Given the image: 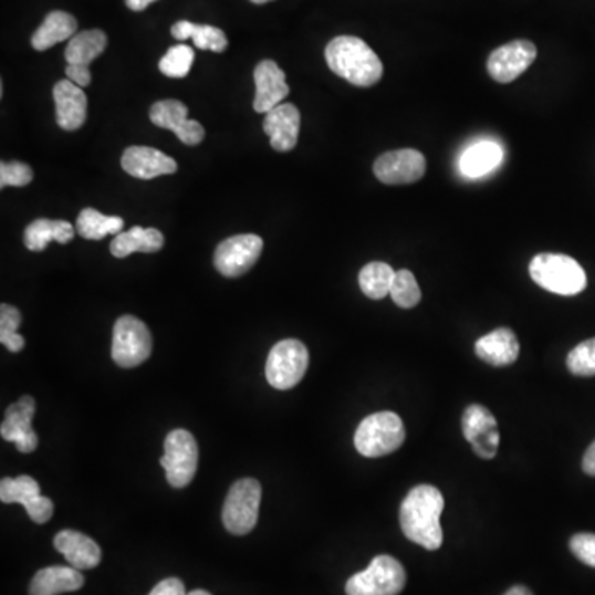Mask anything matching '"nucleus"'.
<instances>
[{
	"mask_svg": "<svg viewBox=\"0 0 595 595\" xmlns=\"http://www.w3.org/2000/svg\"><path fill=\"white\" fill-rule=\"evenodd\" d=\"M446 500L439 488L419 484L404 498L400 507V528L404 536L429 551H437L443 543L442 516Z\"/></svg>",
	"mask_w": 595,
	"mask_h": 595,
	"instance_id": "obj_1",
	"label": "nucleus"
},
{
	"mask_svg": "<svg viewBox=\"0 0 595 595\" xmlns=\"http://www.w3.org/2000/svg\"><path fill=\"white\" fill-rule=\"evenodd\" d=\"M164 247V236L157 229H143V227H133L128 232L118 233L113 239V257L116 259H126L132 253H154L159 252Z\"/></svg>",
	"mask_w": 595,
	"mask_h": 595,
	"instance_id": "obj_26",
	"label": "nucleus"
},
{
	"mask_svg": "<svg viewBox=\"0 0 595 595\" xmlns=\"http://www.w3.org/2000/svg\"><path fill=\"white\" fill-rule=\"evenodd\" d=\"M66 76L70 82L75 83L79 86H88L92 83V73L90 69H80V66L66 65Z\"/></svg>",
	"mask_w": 595,
	"mask_h": 595,
	"instance_id": "obj_39",
	"label": "nucleus"
},
{
	"mask_svg": "<svg viewBox=\"0 0 595 595\" xmlns=\"http://www.w3.org/2000/svg\"><path fill=\"white\" fill-rule=\"evenodd\" d=\"M75 229L66 220L36 219L23 232V243L30 252H42L50 242L69 243Z\"/></svg>",
	"mask_w": 595,
	"mask_h": 595,
	"instance_id": "obj_24",
	"label": "nucleus"
},
{
	"mask_svg": "<svg viewBox=\"0 0 595 595\" xmlns=\"http://www.w3.org/2000/svg\"><path fill=\"white\" fill-rule=\"evenodd\" d=\"M55 100L56 125L65 132H76L86 122L88 113V98L82 86L75 85L70 80H60L53 88Z\"/></svg>",
	"mask_w": 595,
	"mask_h": 595,
	"instance_id": "obj_18",
	"label": "nucleus"
},
{
	"mask_svg": "<svg viewBox=\"0 0 595 595\" xmlns=\"http://www.w3.org/2000/svg\"><path fill=\"white\" fill-rule=\"evenodd\" d=\"M583 470L584 473L589 474V477H595V442L591 443L586 455H584Z\"/></svg>",
	"mask_w": 595,
	"mask_h": 595,
	"instance_id": "obj_40",
	"label": "nucleus"
},
{
	"mask_svg": "<svg viewBox=\"0 0 595 595\" xmlns=\"http://www.w3.org/2000/svg\"><path fill=\"white\" fill-rule=\"evenodd\" d=\"M125 227L122 217L103 216L95 209H83L76 219V232L86 240H102L106 236H118Z\"/></svg>",
	"mask_w": 595,
	"mask_h": 595,
	"instance_id": "obj_30",
	"label": "nucleus"
},
{
	"mask_svg": "<svg viewBox=\"0 0 595 595\" xmlns=\"http://www.w3.org/2000/svg\"><path fill=\"white\" fill-rule=\"evenodd\" d=\"M406 442V427L396 413L373 414L357 427L354 446L363 457L379 458L394 453Z\"/></svg>",
	"mask_w": 595,
	"mask_h": 595,
	"instance_id": "obj_4",
	"label": "nucleus"
},
{
	"mask_svg": "<svg viewBox=\"0 0 595 595\" xmlns=\"http://www.w3.org/2000/svg\"><path fill=\"white\" fill-rule=\"evenodd\" d=\"M474 354L493 367H507L520 356V341L508 327H498L474 343Z\"/></svg>",
	"mask_w": 595,
	"mask_h": 595,
	"instance_id": "obj_22",
	"label": "nucleus"
},
{
	"mask_svg": "<svg viewBox=\"0 0 595 595\" xmlns=\"http://www.w3.org/2000/svg\"><path fill=\"white\" fill-rule=\"evenodd\" d=\"M530 275L536 285L556 295H580L587 286L583 267L561 253H540L534 257L530 263Z\"/></svg>",
	"mask_w": 595,
	"mask_h": 595,
	"instance_id": "obj_3",
	"label": "nucleus"
},
{
	"mask_svg": "<svg viewBox=\"0 0 595 595\" xmlns=\"http://www.w3.org/2000/svg\"><path fill=\"white\" fill-rule=\"evenodd\" d=\"M187 595H212V594L207 593V591L196 589V591H192V593H189Z\"/></svg>",
	"mask_w": 595,
	"mask_h": 595,
	"instance_id": "obj_43",
	"label": "nucleus"
},
{
	"mask_svg": "<svg viewBox=\"0 0 595 595\" xmlns=\"http://www.w3.org/2000/svg\"><path fill=\"white\" fill-rule=\"evenodd\" d=\"M537 56V49L530 40H514L491 53L487 69L498 83H511L520 79Z\"/></svg>",
	"mask_w": 595,
	"mask_h": 595,
	"instance_id": "obj_14",
	"label": "nucleus"
},
{
	"mask_svg": "<svg viewBox=\"0 0 595 595\" xmlns=\"http://www.w3.org/2000/svg\"><path fill=\"white\" fill-rule=\"evenodd\" d=\"M20 324H22V314H20V311L17 307L10 306V304L3 303L0 306V337L17 334Z\"/></svg>",
	"mask_w": 595,
	"mask_h": 595,
	"instance_id": "obj_37",
	"label": "nucleus"
},
{
	"mask_svg": "<svg viewBox=\"0 0 595 595\" xmlns=\"http://www.w3.org/2000/svg\"><path fill=\"white\" fill-rule=\"evenodd\" d=\"M504 595H533V593H531V591L528 589V587L514 586V587H511V589L508 591V593Z\"/></svg>",
	"mask_w": 595,
	"mask_h": 595,
	"instance_id": "obj_42",
	"label": "nucleus"
},
{
	"mask_svg": "<svg viewBox=\"0 0 595 595\" xmlns=\"http://www.w3.org/2000/svg\"><path fill=\"white\" fill-rule=\"evenodd\" d=\"M396 273L393 267L384 262L367 263L359 273V286L370 300H383L390 295Z\"/></svg>",
	"mask_w": 595,
	"mask_h": 595,
	"instance_id": "obj_31",
	"label": "nucleus"
},
{
	"mask_svg": "<svg viewBox=\"0 0 595 595\" xmlns=\"http://www.w3.org/2000/svg\"><path fill=\"white\" fill-rule=\"evenodd\" d=\"M407 573L396 557L376 556L369 566L346 583L347 595H399L406 589Z\"/></svg>",
	"mask_w": 595,
	"mask_h": 595,
	"instance_id": "obj_5",
	"label": "nucleus"
},
{
	"mask_svg": "<svg viewBox=\"0 0 595 595\" xmlns=\"http://www.w3.org/2000/svg\"><path fill=\"white\" fill-rule=\"evenodd\" d=\"M427 160L417 149L384 153L374 163V176L386 186H406L426 176Z\"/></svg>",
	"mask_w": 595,
	"mask_h": 595,
	"instance_id": "obj_11",
	"label": "nucleus"
},
{
	"mask_svg": "<svg viewBox=\"0 0 595 595\" xmlns=\"http://www.w3.org/2000/svg\"><path fill=\"white\" fill-rule=\"evenodd\" d=\"M153 351V337L148 326L139 317L125 314L116 321L113 330L112 357L119 367L132 369L148 361Z\"/></svg>",
	"mask_w": 595,
	"mask_h": 595,
	"instance_id": "obj_8",
	"label": "nucleus"
},
{
	"mask_svg": "<svg viewBox=\"0 0 595 595\" xmlns=\"http://www.w3.org/2000/svg\"><path fill=\"white\" fill-rule=\"evenodd\" d=\"M106 43L108 39L103 30H85L76 33L66 46V63L80 69H90V63L105 52Z\"/></svg>",
	"mask_w": 595,
	"mask_h": 595,
	"instance_id": "obj_27",
	"label": "nucleus"
},
{
	"mask_svg": "<svg viewBox=\"0 0 595 595\" xmlns=\"http://www.w3.org/2000/svg\"><path fill=\"white\" fill-rule=\"evenodd\" d=\"M148 595H187V593L182 581L169 577V580L160 581Z\"/></svg>",
	"mask_w": 595,
	"mask_h": 595,
	"instance_id": "obj_38",
	"label": "nucleus"
},
{
	"mask_svg": "<svg viewBox=\"0 0 595 595\" xmlns=\"http://www.w3.org/2000/svg\"><path fill=\"white\" fill-rule=\"evenodd\" d=\"M263 240L253 233L230 237L217 247L213 265L227 279L249 272L262 255Z\"/></svg>",
	"mask_w": 595,
	"mask_h": 595,
	"instance_id": "obj_10",
	"label": "nucleus"
},
{
	"mask_svg": "<svg viewBox=\"0 0 595 595\" xmlns=\"http://www.w3.org/2000/svg\"><path fill=\"white\" fill-rule=\"evenodd\" d=\"M122 166L129 176L145 180L169 176L177 170V163L173 157L148 146H132L126 149L122 157Z\"/></svg>",
	"mask_w": 595,
	"mask_h": 595,
	"instance_id": "obj_20",
	"label": "nucleus"
},
{
	"mask_svg": "<svg viewBox=\"0 0 595 595\" xmlns=\"http://www.w3.org/2000/svg\"><path fill=\"white\" fill-rule=\"evenodd\" d=\"M197 463H199V447L192 434L184 429L173 430L164 440V455L160 458L170 487H187L194 480Z\"/></svg>",
	"mask_w": 595,
	"mask_h": 595,
	"instance_id": "obj_9",
	"label": "nucleus"
},
{
	"mask_svg": "<svg viewBox=\"0 0 595 595\" xmlns=\"http://www.w3.org/2000/svg\"><path fill=\"white\" fill-rule=\"evenodd\" d=\"M301 116L293 103L282 105L267 113L263 132L270 138V145L280 153L295 149L300 136Z\"/></svg>",
	"mask_w": 595,
	"mask_h": 595,
	"instance_id": "obj_19",
	"label": "nucleus"
},
{
	"mask_svg": "<svg viewBox=\"0 0 595 595\" xmlns=\"http://www.w3.org/2000/svg\"><path fill=\"white\" fill-rule=\"evenodd\" d=\"M262 484L253 478H243L230 488L223 503L222 521L226 530L236 536L252 533L259 521Z\"/></svg>",
	"mask_w": 595,
	"mask_h": 595,
	"instance_id": "obj_6",
	"label": "nucleus"
},
{
	"mask_svg": "<svg viewBox=\"0 0 595 595\" xmlns=\"http://www.w3.org/2000/svg\"><path fill=\"white\" fill-rule=\"evenodd\" d=\"M310 364L306 346L298 340L276 343L267 359V380L279 390H289L303 379Z\"/></svg>",
	"mask_w": 595,
	"mask_h": 595,
	"instance_id": "obj_7",
	"label": "nucleus"
},
{
	"mask_svg": "<svg viewBox=\"0 0 595 595\" xmlns=\"http://www.w3.org/2000/svg\"><path fill=\"white\" fill-rule=\"evenodd\" d=\"M253 3H267L272 2V0H252Z\"/></svg>",
	"mask_w": 595,
	"mask_h": 595,
	"instance_id": "obj_44",
	"label": "nucleus"
},
{
	"mask_svg": "<svg viewBox=\"0 0 595 595\" xmlns=\"http://www.w3.org/2000/svg\"><path fill=\"white\" fill-rule=\"evenodd\" d=\"M76 29H79V23H76L75 17L62 12V10H55L45 17L42 25L33 33L32 46L36 52H45L56 43L73 39Z\"/></svg>",
	"mask_w": 595,
	"mask_h": 595,
	"instance_id": "obj_25",
	"label": "nucleus"
},
{
	"mask_svg": "<svg viewBox=\"0 0 595 595\" xmlns=\"http://www.w3.org/2000/svg\"><path fill=\"white\" fill-rule=\"evenodd\" d=\"M390 296H393L394 303L399 307H404V310H410V307L420 303L422 292H420L419 283H417L413 272L399 270L396 273Z\"/></svg>",
	"mask_w": 595,
	"mask_h": 595,
	"instance_id": "obj_33",
	"label": "nucleus"
},
{
	"mask_svg": "<svg viewBox=\"0 0 595 595\" xmlns=\"http://www.w3.org/2000/svg\"><path fill=\"white\" fill-rule=\"evenodd\" d=\"M324 56L331 72L351 85L369 88L383 79L384 66L379 56L357 36H336L327 43Z\"/></svg>",
	"mask_w": 595,
	"mask_h": 595,
	"instance_id": "obj_2",
	"label": "nucleus"
},
{
	"mask_svg": "<svg viewBox=\"0 0 595 595\" xmlns=\"http://www.w3.org/2000/svg\"><path fill=\"white\" fill-rule=\"evenodd\" d=\"M571 551L581 563L595 567V534L580 533L574 534L570 541Z\"/></svg>",
	"mask_w": 595,
	"mask_h": 595,
	"instance_id": "obj_36",
	"label": "nucleus"
},
{
	"mask_svg": "<svg viewBox=\"0 0 595 595\" xmlns=\"http://www.w3.org/2000/svg\"><path fill=\"white\" fill-rule=\"evenodd\" d=\"M189 109L177 100L154 103L149 119L157 128L170 129L184 145L197 146L206 138V129L199 122L187 118Z\"/></svg>",
	"mask_w": 595,
	"mask_h": 595,
	"instance_id": "obj_15",
	"label": "nucleus"
},
{
	"mask_svg": "<svg viewBox=\"0 0 595 595\" xmlns=\"http://www.w3.org/2000/svg\"><path fill=\"white\" fill-rule=\"evenodd\" d=\"M85 584L83 574L75 567L50 566L40 570L30 583V595H60L75 593Z\"/></svg>",
	"mask_w": 595,
	"mask_h": 595,
	"instance_id": "obj_23",
	"label": "nucleus"
},
{
	"mask_svg": "<svg viewBox=\"0 0 595 595\" xmlns=\"http://www.w3.org/2000/svg\"><path fill=\"white\" fill-rule=\"evenodd\" d=\"M194 59H196V53L190 46H170L169 52L160 59V73L169 79H184V76L189 75Z\"/></svg>",
	"mask_w": 595,
	"mask_h": 595,
	"instance_id": "obj_32",
	"label": "nucleus"
},
{
	"mask_svg": "<svg viewBox=\"0 0 595 595\" xmlns=\"http://www.w3.org/2000/svg\"><path fill=\"white\" fill-rule=\"evenodd\" d=\"M0 501L6 504H22L30 520L36 524L49 523L53 516L52 500L43 497L40 493L39 483L32 477H27V474L19 478H2V481H0Z\"/></svg>",
	"mask_w": 595,
	"mask_h": 595,
	"instance_id": "obj_12",
	"label": "nucleus"
},
{
	"mask_svg": "<svg viewBox=\"0 0 595 595\" xmlns=\"http://www.w3.org/2000/svg\"><path fill=\"white\" fill-rule=\"evenodd\" d=\"M53 544H55V550L65 556L66 563L75 570H95L102 563V550L98 544L79 531H60Z\"/></svg>",
	"mask_w": 595,
	"mask_h": 595,
	"instance_id": "obj_21",
	"label": "nucleus"
},
{
	"mask_svg": "<svg viewBox=\"0 0 595 595\" xmlns=\"http://www.w3.org/2000/svg\"><path fill=\"white\" fill-rule=\"evenodd\" d=\"M33 170L29 164L12 160L0 164V187H25L32 182Z\"/></svg>",
	"mask_w": 595,
	"mask_h": 595,
	"instance_id": "obj_35",
	"label": "nucleus"
},
{
	"mask_svg": "<svg viewBox=\"0 0 595 595\" xmlns=\"http://www.w3.org/2000/svg\"><path fill=\"white\" fill-rule=\"evenodd\" d=\"M170 33L177 40L192 39L194 45L200 50H212V52L220 53L229 45V40H227L223 30L212 25H196V23L187 22V20L174 23Z\"/></svg>",
	"mask_w": 595,
	"mask_h": 595,
	"instance_id": "obj_29",
	"label": "nucleus"
},
{
	"mask_svg": "<svg viewBox=\"0 0 595 595\" xmlns=\"http://www.w3.org/2000/svg\"><path fill=\"white\" fill-rule=\"evenodd\" d=\"M461 430L478 457L483 460L497 457L500 432H498L497 419L487 407L478 406V404L468 406L461 417Z\"/></svg>",
	"mask_w": 595,
	"mask_h": 595,
	"instance_id": "obj_13",
	"label": "nucleus"
},
{
	"mask_svg": "<svg viewBox=\"0 0 595 595\" xmlns=\"http://www.w3.org/2000/svg\"><path fill=\"white\" fill-rule=\"evenodd\" d=\"M255 102L253 109L257 113L272 112L276 106L285 102L290 95V86L286 75L273 60H263L257 65L255 73Z\"/></svg>",
	"mask_w": 595,
	"mask_h": 595,
	"instance_id": "obj_17",
	"label": "nucleus"
},
{
	"mask_svg": "<svg viewBox=\"0 0 595 595\" xmlns=\"http://www.w3.org/2000/svg\"><path fill=\"white\" fill-rule=\"evenodd\" d=\"M503 160V149L497 143L481 142L470 146L460 157V170L463 176L481 177L497 169Z\"/></svg>",
	"mask_w": 595,
	"mask_h": 595,
	"instance_id": "obj_28",
	"label": "nucleus"
},
{
	"mask_svg": "<svg viewBox=\"0 0 595 595\" xmlns=\"http://www.w3.org/2000/svg\"><path fill=\"white\" fill-rule=\"evenodd\" d=\"M33 416H35V400L33 397L23 396L7 407L6 420L0 426L2 439L15 443L17 450L22 453H32L39 446V437L32 429Z\"/></svg>",
	"mask_w": 595,
	"mask_h": 595,
	"instance_id": "obj_16",
	"label": "nucleus"
},
{
	"mask_svg": "<svg viewBox=\"0 0 595 595\" xmlns=\"http://www.w3.org/2000/svg\"><path fill=\"white\" fill-rule=\"evenodd\" d=\"M567 369L571 374L580 377L595 376V337L577 344L570 354H567Z\"/></svg>",
	"mask_w": 595,
	"mask_h": 595,
	"instance_id": "obj_34",
	"label": "nucleus"
},
{
	"mask_svg": "<svg viewBox=\"0 0 595 595\" xmlns=\"http://www.w3.org/2000/svg\"><path fill=\"white\" fill-rule=\"evenodd\" d=\"M125 2L133 12H143V10L148 9L150 3L156 2V0H125Z\"/></svg>",
	"mask_w": 595,
	"mask_h": 595,
	"instance_id": "obj_41",
	"label": "nucleus"
}]
</instances>
